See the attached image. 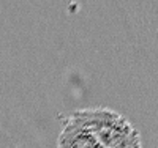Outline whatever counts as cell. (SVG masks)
Masks as SVG:
<instances>
[{"mask_svg":"<svg viewBox=\"0 0 158 148\" xmlns=\"http://www.w3.org/2000/svg\"><path fill=\"white\" fill-rule=\"evenodd\" d=\"M60 118L57 148H142L135 125L108 107L79 109Z\"/></svg>","mask_w":158,"mask_h":148,"instance_id":"obj_1","label":"cell"}]
</instances>
